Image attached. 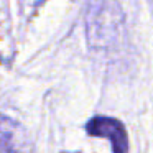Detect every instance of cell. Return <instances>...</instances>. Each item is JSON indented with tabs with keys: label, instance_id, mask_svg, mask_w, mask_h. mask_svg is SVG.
Wrapping results in <instances>:
<instances>
[{
	"label": "cell",
	"instance_id": "6da1fadb",
	"mask_svg": "<svg viewBox=\"0 0 153 153\" xmlns=\"http://www.w3.org/2000/svg\"><path fill=\"white\" fill-rule=\"evenodd\" d=\"M86 130L92 137H107L112 143L114 153H128L125 127L110 117H94L86 125Z\"/></svg>",
	"mask_w": 153,
	"mask_h": 153
}]
</instances>
